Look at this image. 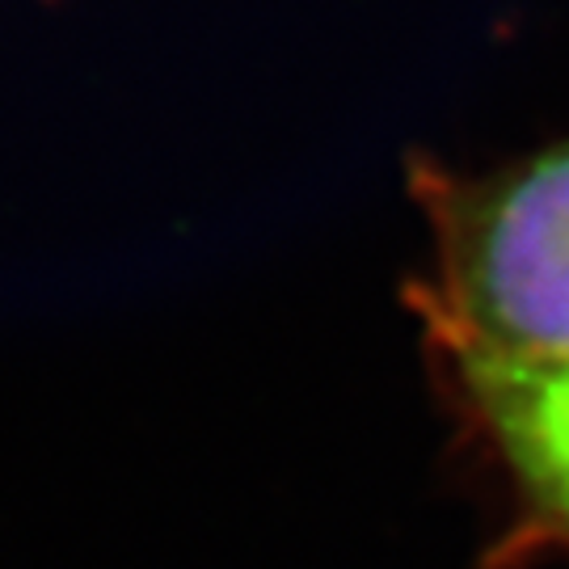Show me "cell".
<instances>
[{
    "mask_svg": "<svg viewBox=\"0 0 569 569\" xmlns=\"http://www.w3.org/2000/svg\"><path fill=\"white\" fill-rule=\"evenodd\" d=\"M435 194L439 270L422 305L435 346L448 359L569 363V143Z\"/></svg>",
    "mask_w": 569,
    "mask_h": 569,
    "instance_id": "6da1fadb",
    "label": "cell"
},
{
    "mask_svg": "<svg viewBox=\"0 0 569 569\" xmlns=\"http://www.w3.org/2000/svg\"><path fill=\"white\" fill-rule=\"evenodd\" d=\"M451 367L519 486L569 523V363L451 359Z\"/></svg>",
    "mask_w": 569,
    "mask_h": 569,
    "instance_id": "7a4b0ae2",
    "label": "cell"
}]
</instances>
